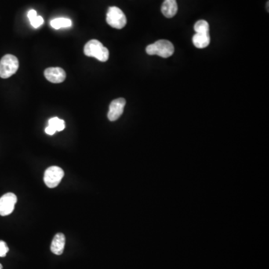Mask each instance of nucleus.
<instances>
[{
    "label": "nucleus",
    "mask_w": 269,
    "mask_h": 269,
    "mask_svg": "<svg viewBox=\"0 0 269 269\" xmlns=\"http://www.w3.org/2000/svg\"><path fill=\"white\" fill-rule=\"evenodd\" d=\"M84 53L88 57H94L100 62H105L110 58V51L97 40H91L85 45Z\"/></svg>",
    "instance_id": "obj_1"
},
{
    "label": "nucleus",
    "mask_w": 269,
    "mask_h": 269,
    "mask_svg": "<svg viewBox=\"0 0 269 269\" xmlns=\"http://www.w3.org/2000/svg\"><path fill=\"white\" fill-rule=\"evenodd\" d=\"M146 52L150 56H160L161 58L171 57L174 52V47L171 41L167 40H159L154 44H150L146 47Z\"/></svg>",
    "instance_id": "obj_2"
},
{
    "label": "nucleus",
    "mask_w": 269,
    "mask_h": 269,
    "mask_svg": "<svg viewBox=\"0 0 269 269\" xmlns=\"http://www.w3.org/2000/svg\"><path fill=\"white\" fill-rule=\"evenodd\" d=\"M19 68V61L16 56L7 54L0 60V77L8 79L16 74Z\"/></svg>",
    "instance_id": "obj_3"
},
{
    "label": "nucleus",
    "mask_w": 269,
    "mask_h": 269,
    "mask_svg": "<svg viewBox=\"0 0 269 269\" xmlns=\"http://www.w3.org/2000/svg\"><path fill=\"white\" fill-rule=\"evenodd\" d=\"M106 22L112 28L121 30L127 25V17L118 7H110L106 15Z\"/></svg>",
    "instance_id": "obj_4"
},
{
    "label": "nucleus",
    "mask_w": 269,
    "mask_h": 269,
    "mask_svg": "<svg viewBox=\"0 0 269 269\" xmlns=\"http://www.w3.org/2000/svg\"><path fill=\"white\" fill-rule=\"evenodd\" d=\"M64 171L59 167H49L44 174V183L50 189L57 187L62 181V178L64 177Z\"/></svg>",
    "instance_id": "obj_5"
},
{
    "label": "nucleus",
    "mask_w": 269,
    "mask_h": 269,
    "mask_svg": "<svg viewBox=\"0 0 269 269\" xmlns=\"http://www.w3.org/2000/svg\"><path fill=\"white\" fill-rule=\"evenodd\" d=\"M16 201L17 198L14 193H7L0 197V215L6 216L12 214Z\"/></svg>",
    "instance_id": "obj_6"
},
{
    "label": "nucleus",
    "mask_w": 269,
    "mask_h": 269,
    "mask_svg": "<svg viewBox=\"0 0 269 269\" xmlns=\"http://www.w3.org/2000/svg\"><path fill=\"white\" fill-rule=\"evenodd\" d=\"M126 100L124 98H118L113 100L110 106L108 113V118L110 121H115L122 115L125 107Z\"/></svg>",
    "instance_id": "obj_7"
},
{
    "label": "nucleus",
    "mask_w": 269,
    "mask_h": 269,
    "mask_svg": "<svg viewBox=\"0 0 269 269\" xmlns=\"http://www.w3.org/2000/svg\"><path fill=\"white\" fill-rule=\"evenodd\" d=\"M47 79L52 83H62L66 79V73L61 67H49L44 71Z\"/></svg>",
    "instance_id": "obj_8"
},
{
    "label": "nucleus",
    "mask_w": 269,
    "mask_h": 269,
    "mask_svg": "<svg viewBox=\"0 0 269 269\" xmlns=\"http://www.w3.org/2000/svg\"><path fill=\"white\" fill-rule=\"evenodd\" d=\"M65 246V237L63 233H58L52 239L51 251L54 254L62 255Z\"/></svg>",
    "instance_id": "obj_9"
},
{
    "label": "nucleus",
    "mask_w": 269,
    "mask_h": 269,
    "mask_svg": "<svg viewBox=\"0 0 269 269\" xmlns=\"http://www.w3.org/2000/svg\"><path fill=\"white\" fill-rule=\"evenodd\" d=\"M161 11L165 17H174L178 12L176 0H164V2L161 5Z\"/></svg>",
    "instance_id": "obj_10"
},
{
    "label": "nucleus",
    "mask_w": 269,
    "mask_h": 269,
    "mask_svg": "<svg viewBox=\"0 0 269 269\" xmlns=\"http://www.w3.org/2000/svg\"><path fill=\"white\" fill-rule=\"evenodd\" d=\"M210 34H200L195 33L193 36L192 41L195 47L198 49H204L209 46L210 44Z\"/></svg>",
    "instance_id": "obj_11"
},
{
    "label": "nucleus",
    "mask_w": 269,
    "mask_h": 269,
    "mask_svg": "<svg viewBox=\"0 0 269 269\" xmlns=\"http://www.w3.org/2000/svg\"><path fill=\"white\" fill-rule=\"evenodd\" d=\"M50 26L55 30L61 28H69L72 26V22L68 18H56L50 21Z\"/></svg>",
    "instance_id": "obj_12"
},
{
    "label": "nucleus",
    "mask_w": 269,
    "mask_h": 269,
    "mask_svg": "<svg viewBox=\"0 0 269 269\" xmlns=\"http://www.w3.org/2000/svg\"><path fill=\"white\" fill-rule=\"evenodd\" d=\"M28 17L29 19H30V23H31L32 26L34 28H39L40 26H42L43 23H44V20L42 16H38L37 12L33 10V9H32V10H30V12H28Z\"/></svg>",
    "instance_id": "obj_13"
},
{
    "label": "nucleus",
    "mask_w": 269,
    "mask_h": 269,
    "mask_svg": "<svg viewBox=\"0 0 269 269\" xmlns=\"http://www.w3.org/2000/svg\"><path fill=\"white\" fill-rule=\"evenodd\" d=\"M194 30L196 33H200V34H209V23H208L207 21H206V20H198V21L194 24Z\"/></svg>",
    "instance_id": "obj_14"
},
{
    "label": "nucleus",
    "mask_w": 269,
    "mask_h": 269,
    "mask_svg": "<svg viewBox=\"0 0 269 269\" xmlns=\"http://www.w3.org/2000/svg\"><path fill=\"white\" fill-rule=\"evenodd\" d=\"M51 127L53 128L56 132L64 130L65 128V124L63 120L59 119V118H52L49 120V125Z\"/></svg>",
    "instance_id": "obj_15"
},
{
    "label": "nucleus",
    "mask_w": 269,
    "mask_h": 269,
    "mask_svg": "<svg viewBox=\"0 0 269 269\" xmlns=\"http://www.w3.org/2000/svg\"><path fill=\"white\" fill-rule=\"evenodd\" d=\"M9 248L5 241L0 240V257H5L8 253Z\"/></svg>",
    "instance_id": "obj_16"
},
{
    "label": "nucleus",
    "mask_w": 269,
    "mask_h": 269,
    "mask_svg": "<svg viewBox=\"0 0 269 269\" xmlns=\"http://www.w3.org/2000/svg\"><path fill=\"white\" fill-rule=\"evenodd\" d=\"M45 132L47 134L49 135V136H52L54 134L56 133V131L53 129V128L49 126H48L45 129Z\"/></svg>",
    "instance_id": "obj_17"
},
{
    "label": "nucleus",
    "mask_w": 269,
    "mask_h": 269,
    "mask_svg": "<svg viewBox=\"0 0 269 269\" xmlns=\"http://www.w3.org/2000/svg\"><path fill=\"white\" fill-rule=\"evenodd\" d=\"M267 9H268V12H269V2H268V3H267Z\"/></svg>",
    "instance_id": "obj_18"
},
{
    "label": "nucleus",
    "mask_w": 269,
    "mask_h": 269,
    "mask_svg": "<svg viewBox=\"0 0 269 269\" xmlns=\"http://www.w3.org/2000/svg\"><path fill=\"white\" fill-rule=\"evenodd\" d=\"M0 269H2V264H1V263H0Z\"/></svg>",
    "instance_id": "obj_19"
}]
</instances>
